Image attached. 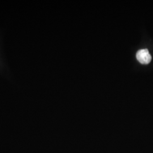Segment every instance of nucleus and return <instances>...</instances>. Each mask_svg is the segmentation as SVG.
Listing matches in <instances>:
<instances>
[{
    "instance_id": "f257e3e1",
    "label": "nucleus",
    "mask_w": 153,
    "mask_h": 153,
    "mask_svg": "<svg viewBox=\"0 0 153 153\" xmlns=\"http://www.w3.org/2000/svg\"><path fill=\"white\" fill-rule=\"evenodd\" d=\"M137 60L142 64H148L152 61V56L148 49L139 50L136 53Z\"/></svg>"
}]
</instances>
